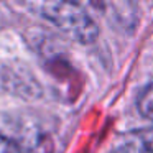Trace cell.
I'll list each match as a JSON object with an SVG mask.
<instances>
[{"label": "cell", "mask_w": 153, "mask_h": 153, "mask_svg": "<svg viewBox=\"0 0 153 153\" xmlns=\"http://www.w3.org/2000/svg\"><path fill=\"white\" fill-rule=\"evenodd\" d=\"M41 15L77 43L89 45L94 43L99 36L97 23L79 4L45 2L41 5Z\"/></svg>", "instance_id": "6da1fadb"}, {"label": "cell", "mask_w": 153, "mask_h": 153, "mask_svg": "<svg viewBox=\"0 0 153 153\" xmlns=\"http://www.w3.org/2000/svg\"><path fill=\"white\" fill-rule=\"evenodd\" d=\"M110 153H143V152L137 145H133L132 142H128V140H127L125 145L119 146V148H115L114 152H110Z\"/></svg>", "instance_id": "5b68a950"}, {"label": "cell", "mask_w": 153, "mask_h": 153, "mask_svg": "<svg viewBox=\"0 0 153 153\" xmlns=\"http://www.w3.org/2000/svg\"><path fill=\"white\" fill-rule=\"evenodd\" d=\"M138 110L145 119L153 120V82H150L138 96Z\"/></svg>", "instance_id": "3957f363"}, {"label": "cell", "mask_w": 153, "mask_h": 153, "mask_svg": "<svg viewBox=\"0 0 153 153\" xmlns=\"http://www.w3.org/2000/svg\"><path fill=\"white\" fill-rule=\"evenodd\" d=\"M128 142L137 145L143 153H153V127L152 128H142L130 133Z\"/></svg>", "instance_id": "7a4b0ae2"}, {"label": "cell", "mask_w": 153, "mask_h": 153, "mask_svg": "<svg viewBox=\"0 0 153 153\" xmlns=\"http://www.w3.org/2000/svg\"><path fill=\"white\" fill-rule=\"evenodd\" d=\"M0 153H31L8 137L0 135Z\"/></svg>", "instance_id": "277c9868"}]
</instances>
